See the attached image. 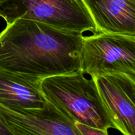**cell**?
<instances>
[{
	"mask_svg": "<svg viewBox=\"0 0 135 135\" xmlns=\"http://www.w3.org/2000/svg\"><path fill=\"white\" fill-rule=\"evenodd\" d=\"M97 33L135 37V5L130 0H82Z\"/></svg>",
	"mask_w": 135,
	"mask_h": 135,
	"instance_id": "52a82bcc",
	"label": "cell"
},
{
	"mask_svg": "<svg viewBox=\"0 0 135 135\" xmlns=\"http://www.w3.org/2000/svg\"><path fill=\"white\" fill-rule=\"evenodd\" d=\"M81 1H82V0H81Z\"/></svg>",
	"mask_w": 135,
	"mask_h": 135,
	"instance_id": "7c38bea8",
	"label": "cell"
},
{
	"mask_svg": "<svg viewBox=\"0 0 135 135\" xmlns=\"http://www.w3.org/2000/svg\"><path fill=\"white\" fill-rule=\"evenodd\" d=\"M84 75L79 71L42 79L40 88L45 99L74 123L105 131L115 129L94 79Z\"/></svg>",
	"mask_w": 135,
	"mask_h": 135,
	"instance_id": "7a4b0ae2",
	"label": "cell"
},
{
	"mask_svg": "<svg viewBox=\"0 0 135 135\" xmlns=\"http://www.w3.org/2000/svg\"><path fill=\"white\" fill-rule=\"evenodd\" d=\"M115 129L135 135V79L123 73L93 77Z\"/></svg>",
	"mask_w": 135,
	"mask_h": 135,
	"instance_id": "8992f818",
	"label": "cell"
},
{
	"mask_svg": "<svg viewBox=\"0 0 135 135\" xmlns=\"http://www.w3.org/2000/svg\"><path fill=\"white\" fill-rule=\"evenodd\" d=\"M0 117L13 135H80L75 123L47 100L40 108L11 110L0 105Z\"/></svg>",
	"mask_w": 135,
	"mask_h": 135,
	"instance_id": "5b68a950",
	"label": "cell"
},
{
	"mask_svg": "<svg viewBox=\"0 0 135 135\" xmlns=\"http://www.w3.org/2000/svg\"><path fill=\"white\" fill-rule=\"evenodd\" d=\"M83 34L16 20L0 32V71L40 80L81 71Z\"/></svg>",
	"mask_w": 135,
	"mask_h": 135,
	"instance_id": "6da1fadb",
	"label": "cell"
},
{
	"mask_svg": "<svg viewBox=\"0 0 135 135\" xmlns=\"http://www.w3.org/2000/svg\"><path fill=\"white\" fill-rule=\"evenodd\" d=\"M0 17L7 25L28 19L71 31L97 33L81 0H0Z\"/></svg>",
	"mask_w": 135,
	"mask_h": 135,
	"instance_id": "3957f363",
	"label": "cell"
},
{
	"mask_svg": "<svg viewBox=\"0 0 135 135\" xmlns=\"http://www.w3.org/2000/svg\"><path fill=\"white\" fill-rule=\"evenodd\" d=\"M0 135H13L1 117H0Z\"/></svg>",
	"mask_w": 135,
	"mask_h": 135,
	"instance_id": "30bf717a",
	"label": "cell"
},
{
	"mask_svg": "<svg viewBox=\"0 0 135 135\" xmlns=\"http://www.w3.org/2000/svg\"><path fill=\"white\" fill-rule=\"evenodd\" d=\"M75 127L80 135H108V132L85 124L75 122Z\"/></svg>",
	"mask_w": 135,
	"mask_h": 135,
	"instance_id": "9c48e42d",
	"label": "cell"
},
{
	"mask_svg": "<svg viewBox=\"0 0 135 135\" xmlns=\"http://www.w3.org/2000/svg\"><path fill=\"white\" fill-rule=\"evenodd\" d=\"M81 71L91 77L123 73L135 79V37L98 32L84 36Z\"/></svg>",
	"mask_w": 135,
	"mask_h": 135,
	"instance_id": "277c9868",
	"label": "cell"
},
{
	"mask_svg": "<svg viewBox=\"0 0 135 135\" xmlns=\"http://www.w3.org/2000/svg\"><path fill=\"white\" fill-rule=\"evenodd\" d=\"M130 1H132V2H133V3H134V5H135V0H130Z\"/></svg>",
	"mask_w": 135,
	"mask_h": 135,
	"instance_id": "8fae6325",
	"label": "cell"
},
{
	"mask_svg": "<svg viewBox=\"0 0 135 135\" xmlns=\"http://www.w3.org/2000/svg\"><path fill=\"white\" fill-rule=\"evenodd\" d=\"M41 81L0 71V105L11 110L42 108L46 100Z\"/></svg>",
	"mask_w": 135,
	"mask_h": 135,
	"instance_id": "ba28073f",
	"label": "cell"
}]
</instances>
